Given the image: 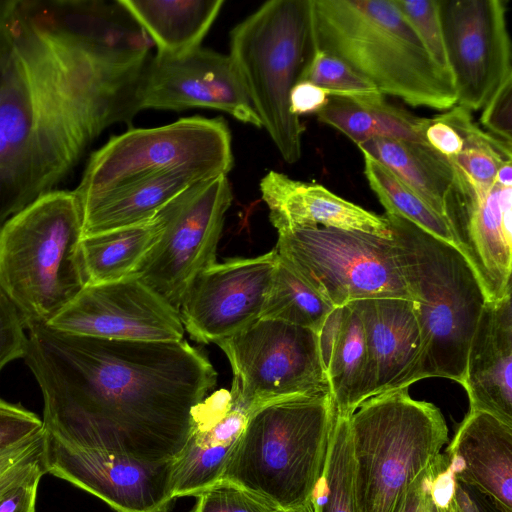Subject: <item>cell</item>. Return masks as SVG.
I'll return each mask as SVG.
<instances>
[{
	"instance_id": "cell-1",
	"label": "cell",
	"mask_w": 512,
	"mask_h": 512,
	"mask_svg": "<svg viewBox=\"0 0 512 512\" xmlns=\"http://www.w3.org/2000/svg\"><path fill=\"white\" fill-rule=\"evenodd\" d=\"M27 366L46 431L146 462L175 461L194 410L216 385L208 358L184 339L131 341L25 322Z\"/></svg>"
},
{
	"instance_id": "cell-2",
	"label": "cell",
	"mask_w": 512,
	"mask_h": 512,
	"mask_svg": "<svg viewBox=\"0 0 512 512\" xmlns=\"http://www.w3.org/2000/svg\"><path fill=\"white\" fill-rule=\"evenodd\" d=\"M310 19L313 49L342 60L382 95L435 110L457 104L451 74L394 0H310Z\"/></svg>"
},
{
	"instance_id": "cell-3",
	"label": "cell",
	"mask_w": 512,
	"mask_h": 512,
	"mask_svg": "<svg viewBox=\"0 0 512 512\" xmlns=\"http://www.w3.org/2000/svg\"><path fill=\"white\" fill-rule=\"evenodd\" d=\"M335 417L330 391L253 410L220 479L247 489L281 512H313Z\"/></svg>"
},
{
	"instance_id": "cell-4",
	"label": "cell",
	"mask_w": 512,
	"mask_h": 512,
	"mask_svg": "<svg viewBox=\"0 0 512 512\" xmlns=\"http://www.w3.org/2000/svg\"><path fill=\"white\" fill-rule=\"evenodd\" d=\"M385 217L421 332L417 380L442 377L462 384L469 345L487 301L483 288L454 245L400 216Z\"/></svg>"
},
{
	"instance_id": "cell-5",
	"label": "cell",
	"mask_w": 512,
	"mask_h": 512,
	"mask_svg": "<svg viewBox=\"0 0 512 512\" xmlns=\"http://www.w3.org/2000/svg\"><path fill=\"white\" fill-rule=\"evenodd\" d=\"M76 193L53 190L0 229V287L25 322L49 323L89 283Z\"/></svg>"
},
{
	"instance_id": "cell-6",
	"label": "cell",
	"mask_w": 512,
	"mask_h": 512,
	"mask_svg": "<svg viewBox=\"0 0 512 512\" xmlns=\"http://www.w3.org/2000/svg\"><path fill=\"white\" fill-rule=\"evenodd\" d=\"M348 418L359 512H392L406 488L448 443V428L432 403L408 388L373 396Z\"/></svg>"
},
{
	"instance_id": "cell-7",
	"label": "cell",
	"mask_w": 512,
	"mask_h": 512,
	"mask_svg": "<svg viewBox=\"0 0 512 512\" xmlns=\"http://www.w3.org/2000/svg\"><path fill=\"white\" fill-rule=\"evenodd\" d=\"M313 51L310 0H271L230 33V54L252 106L282 158L302 155L304 127L290 92Z\"/></svg>"
},
{
	"instance_id": "cell-8",
	"label": "cell",
	"mask_w": 512,
	"mask_h": 512,
	"mask_svg": "<svg viewBox=\"0 0 512 512\" xmlns=\"http://www.w3.org/2000/svg\"><path fill=\"white\" fill-rule=\"evenodd\" d=\"M231 144L230 130L221 118L193 116L131 129L111 137L91 155L74 192L83 201L176 169L228 175L233 166Z\"/></svg>"
},
{
	"instance_id": "cell-9",
	"label": "cell",
	"mask_w": 512,
	"mask_h": 512,
	"mask_svg": "<svg viewBox=\"0 0 512 512\" xmlns=\"http://www.w3.org/2000/svg\"><path fill=\"white\" fill-rule=\"evenodd\" d=\"M279 257L333 307L374 298L411 301L392 238L314 227L278 233Z\"/></svg>"
},
{
	"instance_id": "cell-10",
	"label": "cell",
	"mask_w": 512,
	"mask_h": 512,
	"mask_svg": "<svg viewBox=\"0 0 512 512\" xmlns=\"http://www.w3.org/2000/svg\"><path fill=\"white\" fill-rule=\"evenodd\" d=\"M232 368V399L249 414L271 402L329 391L317 333L259 318L216 343Z\"/></svg>"
},
{
	"instance_id": "cell-11",
	"label": "cell",
	"mask_w": 512,
	"mask_h": 512,
	"mask_svg": "<svg viewBox=\"0 0 512 512\" xmlns=\"http://www.w3.org/2000/svg\"><path fill=\"white\" fill-rule=\"evenodd\" d=\"M232 198L227 175H218L174 199L160 238L133 274L177 311L194 278L216 263Z\"/></svg>"
},
{
	"instance_id": "cell-12",
	"label": "cell",
	"mask_w": 512,
	"mask_h": 512,
	"mask_svg": "<svg viewBox=\"0 0 512 512\" xmlns=\"http://www.w3.org/2000/svg\"><path fill=\"white\" fill-rule=\"evenodd\" d=\"M174 462H141L44 429L46 473L89 492L118 512H168L176 499Z\"/></svg>"
},
{
	"instance_id": "cell-13",
	"label": "cell",
	"mask_w": 512,
	"mask_h": 512,
	"mask_svg": "<svg viewBox=\"0 0 512 512\" xmlns=\"http://www.w3.org/2000/svg\"><path fill=\"white\" fill-rule=\"evenodd\" d=\"M457 105L482 109L512 78L511 42L502 0H439Z\"/></svg>"
},
{
	"instance_id": "cell-14",
	"label": "cell",
	"mask_w": 512,
	"mask_h": 512,
	"mask_svg": "<svg viewBox=\"0 0 512 512\" xmlns=\"http://www.w3.org/2000/svg\"><path fill=\"white\" fill-rule=\"evenodd\" d=\"M278 262L276 249L231 258L201 271L187 290L179 314L190 337L217 343L261 317Z\"/></svg>"
},
{
	"instance_id": "cell-15",
	"label": "cell",
	"mask_w": 512,
	"mask_h": 512,
	"mask_svg": "<svg viewBox=\"0 0 512 512\" xmlns=\"http://www.w3.org/2000/svg\"><path fill=\"white\" fill-rule=\"evenodd\" d=\"M137 98L140 111L210 108L262 128L231 57L202 47L178 57L151 56Z\"/></svg>"
},
{
	"instance_id": "cell-16",
	"label": "cell",
	"mask_w": 512,
	"mask_h": 512,
	"mask_svg": "<svg viewBox=\"0 0 512 512\" xmlns=\"http://www.w3.org/2000/svg\"><path fill=\"white\" fill-rule=\"evenodd\" d=\"M72 334L131 341H181L179 311L138 277L90 283L49 323Z\"/></svg>"
},
{
	"instance_id": "cell-17",
	"label": "cell",
	"mask_w": 512,
	"mask_h": 512,
	"mask_svg": "<svg viewBox=\"0 0 512 512\" xmlns=\"http://www.w3.org/2000/svg\"><path fill=\"white\" fill-rule=\"evenodd\" d=\"M512 298L486 301L467 354L465 388L470 411L512 426Z\"/></svg>"
},
{
	"instance_id": "cell-18",
	"label": "cell",
	"mask_w": 512,
	"mask_h": 512,
	"mask_svg": "<svg viewBox=\"0 0 512 512\" xmlns=\"http://www.w3.org/2000/svg\"><path fill=\"white\" fill-rule=\"evenodd\" d=\"M444 454L457 481L512 512V426L469 410Z\"/></svg>"
},
{
	"instance_id": "cell-19",
	"label": "cell",
	"mask_w": 512,
	"mask_h": 512,
	"mask_svg": "<svg viewBox=\"0 0 512 512\" xmlns=\"http://www.w3.org/2000/svg\"><path fill=\"white\" fill-rule=\"evenodd\" d=\"M249 413L221 389L197 405L189 438L174 462L173 496H197L220 480Z\"/></svg>"
},
{
	"instance_id": "cell-20",
	"label": "cell",
	"mask_w": 512,
	"mask_h": 512,
	"mask_svg": "<svg viewBox=\"0 0 512 512\" xmlns=\"http://www.w3.org/2000/svg\"><path fill=\"white\" fill-rule=\"evenodd\" d=\"M262 199L278 233L298 228H334L391 238L385 215L347 201L324 186L268 172L260 181Z\"/></svg>"
},
{
	"instance_id": "cell-21",
	"label": "cell",
	"mask_w": 512,
	"mask_h": 512,
	"mask_svg": "<svg viewBox=\"0 0 512 512\" xmlns=\"http://www.w3.org/2000/svg\"><path fill=\"white\" fill-rule=\"evenodd\" d=\"M363 323L376 395L417 382L422 338L412 301L374 298L354 301Z\"/></svg>"
},
{
	"instance_id": "cell-22",
	"label": "cell",
	"mask_w": 512,
	"mask_h": 512,
	"mask_svg": "<svg viewBox=\"0 0 512 512\" xmlns=\"http://www.w3.org/2000/svg\"><path fill=\"white\" fill-rule=\"evenodd\" d=\"M317 336L336 415L349 417L376 393V375L355 302L334 307Z\"/></svg>"
},
{
	"instance_id": "cell-23",
	"label": "cell",
	"mask_w": 512,
	"mask_h": 512,
	"mask_svg": "<svg viewBox=\"0 0 512 512\" xmlns=\"http://www.w3.org/2000/svg\"><path fill=\"white\" fill-rule=\"evenodd\" d=\"M212 177L197 170L176 169L79 201L83 237L150 220L185 191Z\"/></svg>"
},
{
	"instance_id": "cell-24",
	"label": "cell",
	"mask_w": 512,
	"mask_h": 512,
	"mask_svg": "<svg viewBox=\"0 0 512 512\" xmlns=\"http://www.w3.org/2000/svg\"><path fill=\"white\" fill-rule=\"evenodd\" d=\"M156 47L178 57L199 47L219 15L223 0H119Z\"/></svg>"
},
{
	"instance_id": "cell-25",
	"label": "cell",
	"mask_w": 512,
	"mask_h": 512,
	"mask_svg": "<svg viewBox=\"0 0 512 512\" xmlns=\"http://www.w3.org/2000/svg\"><path fill=\"white\" fill-rule=\"evenodd\" d=\"M357 146L445 217L456 184L455 171L445 157L428 145L391 138H373Z\"/></svg>"
},
{
	"instance_id": "cell-26",
	"label": "cell",
	"mask_w": 512,
	"mask_h": 512,
	"mask_svg": "<svg viewBox=\"0 0 512 512\" xmlns=\"http://www.w3.org/2000/svg\"><path fill=\"white\" fill-rule=\"evenodd\" d=\"M317 117L356 145L373 138L427 145L423 137L426 118L387 103L384 96L367 99L329 97Z\"/></svg>"
},
{
	"instance_id": "cell-27",
	"label": "cell",
	"mask_w": 512,
	"mask_h": 512,
	"mask_svg": "<svg viewBox=\"0 0 512 512\" xmlns=\"http://www.w3.org/2000/svg\"><path fill=\"white\" fill-rule=\"evenodd\" d=\"M166 223L167 206L145 222L83 237L81 247L88 284L133 275L160 238Z\"/></svg>"
},
{
	"instance_id": "cell-28",
	"label": "cell",
	"mask_w": 512,
	"mask_h": 512,
	"mask_svg": "<svg viewBox=\"0 0 512 512\" xmlns=\"http://www.w3.org/2000/svg\"><path fill=\"white\" fill-rule=\"evenodd\" d=\"M443 117L453 125L463 139L461 151L449 159L455 175V191L479 195L495 183L500 167L512 162V144L482 130L473 120L471 111L455 105Z\"/></svg>"
},
{
	"instance_id": "cell-29",
	"label": "cell",
	"mask_w": 512,
	"mask_h": 512,
	"mask_svg": "<svg viewBox=\"0 0 512 512\" xmlns=\"http://www.w3.org/2000/svg\"><path fill=\"white\" fill-rule=\"evenodd\" d=\"M362 154L364 175L386 213L400 216L436 238L455 246L449 223L444 216L433 210L389 169L368 154Z\"/></svg>"
},
{
	"instance_id": "cell-30",
	"label": "cell",
	"mask_w": 512,
	"mask_h": 512,
	"mask_svg": "<svg viewBox=\"0 0 512 512\" xmlns=\"http://www.w3.org/2000/svg\"><path fill=\"white\" fill-rule=\"evenodd\" d=\"M333 308L278 255L277 266L260 318L287 322L318 333Z\"/></svg>"
},
{
	"instance_id": "cell-31",
	"label": "cell",
	"mask_w": 512,
	"mask_h": 512,
	"mask_svg": "<svg viewBox=\"0 0 512 512\" xmlns=\"http://www.w3.org/2000/svg\"><path fill=\"white\" fill-rule=\"evenodd\" d=\"M313 512H359L347 417H335L325 467L314 492Z\"/></svg>"
},
{
	"instance_id": "cell-32",
	"label": "cell",
	"mask_w": 512,
	"mask_h": 512,
	"mask_svg": "<svg viewBox=\"0 0 512 512\" xmlns=\"http://www.w3.org/2000/svg\"><path fill=\"white\" fill-rule=\"evenodd\" d=\"M299 81H308L325 89L329 97L367 99L384 96L342 60L318 49H313Z\"/></svg>"
},
{
	"instance_id": "cell-33",
	"label": "cell",
	"mask_w": 512,
	"mask_h": 512,
	"mask_svg": "<svg viewBox=\"0 0 512 512\" xmlns=\"http://www.w3.org/2000/svg\"><path fill=\"white\" fill-rule=\"evenodd\" d=\"M394 1L435 62L450 73L443 38L439 0Z\"/></svg>"
},
{
	"instance_id": "cell-34",
	"label": "cell",
	"mask_w": 512,
	"mask_h": 512,
	"mask_svg": "<svg viewBox=\"0 0 512 512\" xmlns=\"http://www.w3.org/2000/svg\"><path fill=\"white\" fill-rule=\"evenodd\" d=\"M197 498L192 512H281L258 495L223 479L202 491Z\"/></svg>"
},
{
	"instance_id": "cell-35",
	"label": "cell",
	"mask_w": 512,
	"mask_h": 512,
	"mask_svg": "<svg viewBox=\"0 0 512 512\" xmlns=\"http://www.w3.org/2000/svg\"><path fill=\"white\" fill-rule=\"evenodd\" d=\"M25 329L22 313L0 287V371L10 361L25 357L28 346Z\"/></svg>"
},
{
	"instance_id": "cell-36",
	"label": "cell",
	"mask_w": 512,
	"mask_h": 512,
	"mask_svg": "<svg viewBox=\"0 0 512 512\" xmlns=\"http://www.w3.org/2000/svg\"><path fill=\"white\" fill-rule=\"evenodd\" d=\"M42 430L43 421L35 413L0 398V454Z\"/></svg>"
},
{
	"instance_id": "cell-37",
	"label": "cell",
	"mask_w": 512,
	"mask_h": 512,
	"mask_svg": "<svg viewBox=\"0 0 512 512\" xmlns=\"http://www.w3.org/2000/svg\"><path fill=\"white\" fill-rule=\"evenodd\" d=\"M44 452V429L34 437L0 454V497Z\"/></svg>"
},
{
	"instance_id": "cell-38",
	"label": "cell",
	"mask_w": 512,
	"mask_h": 512,
	"mask_svg": "<svg viewBox=\"0 0 512 512\" xmlns=\"http://www.w3.org/2000/svg\"><path fill=\"white\" fill-rule=\"evenodd\" d=\"M46 474L44 452L0 497V512H35L38 485Z\"/></svg>"
},
{
	"instance_id": "cell-39",
	"label": "cell",
	"mask_w": 512,
	"mask_h": 512,
	"mask_svg": "<svg viewBox=\"0 0 512 512\" xmlns=\"http://www.w3.org/2000/svg\"><path fill=\"white\" fill-rule=\"evenodd\" d=\"M482 109L480 123L486 132L512 144V78L501 85Z\"/></svg>"
},
{
	"instance_id": "cell-40",
	"label": "cell",
	"mask_w": 512,
	"mask_h": 512,
	"mask_svg": "<svg viewBox=\"0 0 512 512\" xmlns=\"http://www.w3.org/2000/svg\"><path fill=\"white\" fill-rule=\"evenodd\" d=\"M440 455L406 488L392 512H438L434 481Z\"/></svg>"
},
{
	"instance_id": "cell-41",
	"label": "cell",
	"mask_w": 512,
	"mask_h": 512,
	"mask_svg": "<svg viewBox=\"0 0 512 512\" xmlns=\"http://www.w3.org/2000/svg\"><path fill=\"white\" fill-rule=\"evenodd\" d=\"M329 93L308 81H298L290 92V110L300 115L319 113L328 103Z\"/></svg>"
},
{
	"instance_id": "cell-42",
	"label": "cell",
	"mask_w": 512,
	"mask_h": 512,
	"mask_svg": "<svg viewBox=\"0 0 512 512\" xmlns=\"http://www.w3.org/2000/svg\"><path fill=\"white\" fill-rule=\"evenodd\" d=\"M450 497L453 512H498L485 496L455 477Z\"/></svg>"
},
{
	"instance_id": "cell-43",
	"label": "cell",
	"mask_w": 512,
	"mask_h": 512,
	"mask_svg": "<svg viewBox=\"0 0 512 512\" xmlns=\"http://www.w3.org/2000/svg\"><path fill=\"white\" fill-rule=\"evenodd\" d=\"M13 0L0 1V75L11 50L8 17Z\"/></svg>"
},
{
	"instance_id": "cell-44",
	"label": "cell",
	"mask_w": 512,
	"mask_h": 512,
	"mask_svg": "<svg viewBox=\"0 0 512 512\" xmlns=\"http://www.w3.org/2000/svg\"><path fill=\"white\" fill-rule=\"evenodd\" d=\"M495 182L503 186H512V162H507L500 167Z\"/></svg>"
},
{
	"instance_id": "cell-45",
	"label": "cell",
	"mask_w": 512,
	"mask_h": 512,
	"mask_svg": "<svg viewBox=\"0 0 512 512\" xmlns=\"http://www.w3.org/2000/svg\"><path fill=\"white\" fill-rule=\"evenodd\" d=\"M437 511H438V508H437Z\"/></svg>"
}]
</instances>
